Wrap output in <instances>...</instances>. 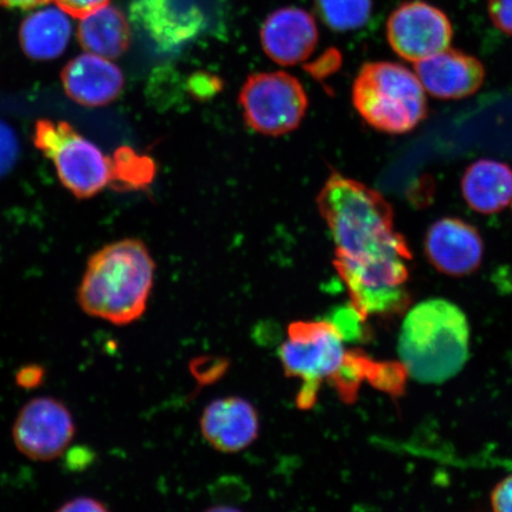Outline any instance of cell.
Returning a JSON list of instances; mask_svg holds the SVG:
<instances>
[{
    "label": "cell",
    "mask_w": 512,
    "mask_h": 512,
    "mask_svg": "<svg viewBox=\"0 0 512 512\" xmlns=\"http://www.w3.org/2000/svg\"><path fill=\"white\" fill-rule=\"evenodd\" d=\"M317 206L334 239V265L362 317L398 309L405 300L407 261L403 236L394 230L392 206L367 185L332 172Z\"/></svg>",
    "instance_id": "obj_1"
},
{
    "label": "cell",
    "mask_w": 512,
    "mask_h": 512,
    "mask_svg": "<svg viewBox=\"0 0 512 512\" xmlns=\"http://www.w3.org/2000/svg\"><path fill=\"white\" fill-rule=\"evenodd\" d=\"M156 264L142 241L120 240L88 260L78 290L86 315L114 325L142 318L155 284Z\"/></svg>",
    "instance_id": "obj_2"
},
{
    "label": "cell",
    "mask_w": 512,
    "mask_h": 512,
    "mask_svg": "<svg viewBox=\"0 0 512 512\" xmlns=\"http://www.w3.org/2000/svg\"><path fill=\"white\" fill-rule=\"evenodd\" d=\"M398 354L401 366L415 381L441 384L451 380L469 360V320L446 299L425 300L403 319Z\"/></svg>",
    "instance_id": "obj_3"
},
{
    "label": "cell",
    "mask_w": 512,
    "mask_h": 512,
    "mask_svg": "<svg viewBox=\"0 0 512 512\" xmlns=\"http://www.w3.org/2000/svg\"><path fill=\"white\" fill-rule=\"evenodd\" d=\"M361 117L377 131H412L426 118L425 89L411 70L392 62L364 64L352 87Z\"/></svg>",
    "instance_id": "obj_4"
},
{
    "label": "cell",
    "mask_w": 512,
    "mask_h": 512,
    "mask_svg": "<svg viewBox=\"0 0 512 512\" xmlns=\"http://www.w3.org/2000/svg\"><path fill=\"white\" fill-rule=\"evenodd\" d=\"M347 356L344 334L336 323L299 320L288 326L279 358L287 377L304 382V390L298 398L300 407L313 405L319 384L334 379Z\"/></svg>",
    "instance_id": "obj_5"
},
{
    "label": "cell",
    "mask_w": 512,
    "mask_h": 512,
    "mask_svg": "<svg viewBox=\"0 0 512 512\" xmlns=\"http://www.w3.org/2000/svg\"><path fill=\"white\" fill-rule=\"evenodd\" d=\"M34 143L53 160L60 181L76 197H93L112 183V160L66 121L38 120Z\"/></svg>",
    "instance_id": "obj_6"
},
{
    "label": "cell",
    "mask_w": 512,
    "mask_h": 512,
    "mask_svg": "<svg viewBox=\"0 0 512 512\" xmlns=\"http://www.w3.org/2000/svg\"><path fill=\"white\" fill-rule=\"evenodd\" d=\"M239 101L248 126L271 137L296 130L309 106L302 83L285 72L249 76Z\"/></svg>",
    "instance_id": "obj_7"
},
{
    "label": "cell",
    "mask_w": 512,
    "mask_h": 512,
    "mask_svg": "<svg viewBox=\"0 0 512 512\" xmlns=\"http://www.w3.org/2000/svg\"><path fill=\"white\" fill-rule=\"evenodd\" d=\"M74 435L75 422L69 408L50 396L29 401L12 428L17 450L36 462H50L62 456Z\"/></svg>",
    "instance_id": "obj_8"
},
{
    "label": "cell",
    "mask_w": 512,
    "mask_h": 512,
    "mask_svg": "<svg viewBox=\"0 0 512 512\" xmlns=\"http://www.w3.org/2000/svg\"><path fill=\"white\" fill-rule=\"evenodd\" d=\"M452 37L450 19L421 0L402 3L388 18L390 47L407 61L419 62L450 48Z\"/></svg>",
    "instance_id": "obj_9"
},
{
    "label": "cell",
    "mask_w": 512,
    "mask_h": 512,
    "mask_svg": "<svg viewBox=\"0 0 512 512\" xmlns=\"http://www.w3.org/2000/svg\"><path fill=\"white\" fill-rule=\"evenodd\" d=\"M131 15L165 50L182 47L200 35L207 23L195 0H134Z\"/></svg>",
    "instance_id": "obj_10"
},
{
    "label": "cell",
    "mask_w": 512,
    "mask_h": 512,
    "mask_svg": "<svg viewBox=\"0 0 512 512\" xmlns=\"http://www.w3.org/2000/svg\"><path fill=\"white\" fill-rule=\"evenodd\" d=\"M315 17L297 6L272 12L262 24L260 41L270 59L280 66H294L309 59L318 44Z\"/></svg>",
    "instance_id": "obj_11"
},
{
    "label": "cell",
    "mask_w": 512,
    "mask_h": 512,
    "mask_svg": "<svg viewBox=\"0 0 512 512\" xmlns=\"http://www.w3.org/2000/svg\"><path fill=\"white\" fill-rule=\"evenodd\" d=\"M425 249L435 270L451 277H464L482 264L484 245L482 236L471 224L443 219L428 230Z\"/></svg>",
    "instance_id": "obj_12"
},
{
    "label": "cell",
    "mask_w": 512,
    "mask_h": 512,
    "mask_svg": "<svg viewBox=\"0 0 512 512\" xmlns=\"http://www.w3.org/2000/svg\"><path fill=\"white\" fill-rule=\"evenodd\" d=\"M200 426L203 438L216 451L236 453L258 438L260 419L251 402L228 396L209 403L202 413Z\"/></svg>",
    "instance_id": "obj_13"
},
{
    "label": "cell",
    "mask_w": 512,
    "mask_h": 512,
    "mask_svg": "<svg viewBox=\"0 0 512 512\" xmlns=\"http://www.w3.org/2000/svg\"><path fill=\"white\" fill-rule=\"evenodd\" d=\"M416 76L428 93L440 99H463L483 85V64L463 51L447 48L415 62Z\"/></svg>",
    "instance_id": "obj_14"
},
{
    "label": "cell",
    "mask_w": 512,
    "mask_h": 512,
    "mask_svg": "<svg viewBox=\"0 0 512 512\" xmlns=\"http://www.w3.org/2000/svg\"><path fill=\"white\" fill-rule=\"evenodd\" d=\"M62 83L70 99L82 106L100 107L119 98L125 79L117 64L86 51L63 69Z\"/></svg>",
    "instance_id": "obj_15"
},
{
    "label": "cell",
    "mask_w": 512,
    "mask_h": 512,
    "mask_svg": "<svg viewBox=\"0 0 512 512\" xmlns=\"http://www.w3.org/2000/svg\"><path fill=\"white\" fill-rule=\"evenodd\" d=\"M69 15L56 6L32 12L19 29L25 54L38 61L54 60L66 50L72 36Z\"/></svg>",
    "instance_id": "obj_16"
},
{
    "label": "cell",
    "mask_w": 512,
    "mask_h": 512,
    "mask_svg": "<svg viewBox=\"0 0 512 512\" xmlns=\"http://www.w3.org/2000/svg\"><path fill=\"white\" fill-rule=\"evenodd\" d=\"M462 189L473 210L497 213L512 201V170L496 160H479L466 170Z\"/></svg>",
    "instance_id": "obj_17"
},
{
    "label": "cell",
    "mask_w": 512,
    "mask_h": 512,
    "mask_svg": "<svg viewBox=\"0 0 512 512\" xmlns=\"http://www.w3.org/2000/svg\"><path fill=\"white\" fill-rule=\"evenodd\" d=\"M78 38L87 53L114 60L130 47L131 28L123 11L107 4L80 18Z\"/></svg>",
    "instance_id": "obj_18"
},
{
    "label": "cell",
    "mask_w": 512,
    "mask_h": 512,
    "mask_svg": "<svg viewBox=\"0 0 512 512\" xmlns=\"http://www.w3.org/2000/svg\"><path fill=\"white\" fill-rule=\"evenodd\" d=\"M315 3L320 19L331 30L339 32L364 27L373 10L371 0H316Z\"/></svg>",
    "instance_id": "obj_19"
},
{
    "label": "cell",
    "mask_w": 512,
    "mask_h": 512,
    "mask_svg": "<svg viewBox=\"0 0 512 512\" xmlns=\"http://www.w3.org/2000/svg\"><path fill=\"white\" fill-rule=\"evenodd\" d=\"M112 165V183L120 184L121 188H143L151 182L155 175V166H153L152 160L138 156L128 147H121L115 152Z\"/></svg>",
    "instance_id": "obj_20"
},
{
    "label": "cell",
    "mask_w": 512,
    "mask_h": 512,
    "mask_svg": "<svg viewBox=\"0 0 512 512\" xmlns=\"http://www.w3.org/2000/svg\"><path fill=\"white\" fill-rule=\"evenodd\" d=\"M19 157V142L12 128L0 120V178L9 174Z\"/></svg>",
    "instance_id": "obj_21"
},
{
    "label": "cell",
    "mask_w": 512,
    "mask_h": 512,
    "mask_svg": "<svg viewBox=\"0 0 512 512\" xmlns=\"http://www.w3.org/2000/svg\"><path fill=\"white\" fill-rule=\"evenodd\" d=\"M488 10L496 28L512 36V0H488Z\"/></svg>",
    "instance_id": "obj_22"
},
{
    "label": "cell",
    "mask_w": 512,
    "mask_h": 512,
    "mask_svg": "<svg viewBox=\"0 0 512 512\" xmlns=\"http://www.w3.org/2000/svg\"><path fill=\"white\" fill-rule=\"evenodd\" d=\"M70 17L82 18L111 3V0H54Z\"/></svg>",
    "instance_id": "obj_23"
},
{
    "label": "cell",
    "mask_w": 512,
    "mask_h": 512,
    "mask_svg": "<svg viewBox=\"0 0 512 512\" xmlns=\"http://www.w3.org/2000/svg\"><path fill=\"white\" fill-rule=\"evenodd\" d=\"M490 503L496 512H512V475L496 485L491 492Z\"/></svg>",
    "instance_id": "obj_24"
},
{
    "label": "cell",
    "mask_w": 512,
    "mask_h": 512,
    "mask_svg": "<svg viewBox=\"0 0 512 512\" xmlns=\"http://www.w3.org/2000/svg\"><path fill=\"white\" fill-rule=\"evenodd\" d=\"M44 369L36 364L21 368L16 375V382L23 389H32L41 386L44 380Z\"/></svg>",
    "instance_id": "obj_25"
},
{
    "label": "cell",
    "mask_w": 512,
    "mask_h": 512,
    "mask_svg": "<svg viewBox=\"0 0 512 512\" xmlns=\"http://www.w3.org/2000/svg\"><path fill=\"white\" fill-rule=\"evenodd\" d=\"M106 504L99 501V499L93 497H78L70 499V501L64 503L61 508L57 511H92V512H104L107 511Z\"/></svg>",
    "instance_id": "obj_26"
},
{
    "label": "cell",
    "mask_w": 512,
    "mask_h": 512,
    "mask_svg": "<svg viewBox=\"0 0 512 512\" xmlns=\"http://www.w3.org/2000/svg\"><path fill=\"white\" fill-rule=\"evenodd\" d=\"M49 2L50 0H0V6L6 9L31 10Z\"/></svg>",
    "instance_id": "obj_27"
}]
</instances>
